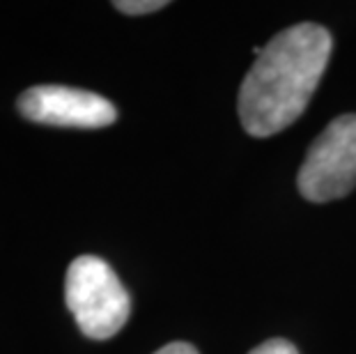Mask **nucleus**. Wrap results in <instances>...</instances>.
<instances>
[{
  "mask_svg": "<svg viewBox=\"0 0 356 354\" xmlns=\"http://www.w3.org/2000/svg\"><path fill=\"white\" fill-rule=\"evenodd\" d=\"M331 33L317 24H297L278 33L239 88V120L253 138L283 131L306 111L331 58Z\"/></svg>",
  "mask_w": 356,
  "mask_h": 354,
  "instance_id": "1",
  "label": "nucleus"
},
{
  "mask_svg": "<svg viewBox=\"0 0 356 354\" xmlns=\"http://www.w3.org/2000/svg\"><path fill=\"white\" fill-rule=\"evenodd\" d=\"M65 301L79 329L92 341L113 338L131 315V297L111 265L97 255H81L65 276Z\"/></svg>",
  "mask_w": 356,
  "mask_h": 354,
  "instance_id": "2",
  "label": "nucleus"
},
{
  "mask_svg": "<svg viewBox=\"0 0 356 354\" xmlns=\"http://www.w3.org/2000/svg\"><path fill=\"white\" fill-rule=\"evenodd\" d=\"M299 191L310 202H329L356 186V113L331 120L315 143L297 177Z\"/></svg>",
  "mask_w": 356,
  "mask_h": 354,
  "instance_id": "3",
  "label": "nucleus"
},
{
  "mask_svg": "<svg viewBox=\"0 0 356 354\" xmlns=\"http://www.w3.org/2000/svg\"><path fill=\"white\" fill-rule=\"evenodd\" d=\"M21 115L30 122L74 129H102L118 120V108L102 95L67 86H35L19 97Z\"/></svg>",
  "mask_w": 356,
  "mask_h": 354,
  "instance_id": "4",
  "label": "nucleus"
},
{
  "mask_svg": "<svg viewBox=\"0 0 356 354\" xmlns=\"http://www.w3.org/2000/svg\"><path fill=\"white\" fill-rule=\"evenodd\" d=\"M115 10H120L122 14H131V17H140V14H152L156 10H163L165 0H118Z\"/></svg>",
  "mask_w": 356,
  "mask_h": 354,
  "instance_id": "5",
  "label": "nucleus"
},
{
  "mask_svg": "<svg viewBox=\"0 0 356 354\" xmlns=\"http://www.w3.org/2000/svg\"><path fill=\"white\" fill-rule=\"evenodd\" d=\"M248 354H299V350L285 338H271V341H264L262 345L253 348Z\"/></svg>",
  "mask_w": 356,
  "mask_h": 354,
  "instance_id": "6",
  "label": "nucleus"
},
{
  "mask_svg": "<svg viewBox=\"0 0 356 354\" xmlns=\"http://www.w3.org/2000/svg\"><path fill=\"white\" fill-rule=\"evenodd\" d=\"M154 354H200V352L195 350L191 343H184V341H175V343H168V345H163V348H161V350H156Z\"/></svg>",
  "mask_w": 356,
  "mask_h": 354,
  "instance_id": "7",
  "label": "nucleus"
}]
</instances>
